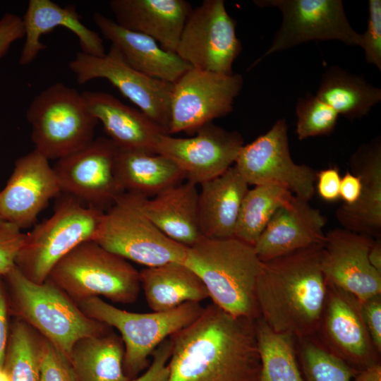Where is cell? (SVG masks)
Segmentation results:
<instances>
[{
	"label": "cell",
	"instance_id": "7",
	"mask_svg": "<svg viewBox=\"0 0 381 381\" xmlns=\"http://www.w3.org/2000/svg\"><path fill=\"white\" fill-rule=\"evenodd\" d=\"M25 116L34 150L49 160L60 159L90 144L98 123L81 92L61 82L37 94Z\"/></svg>",
	"mask_w": 381,
	"mask_h": 381
},
{
	"label": "cell",
	"instance_id": "20",
	"mask_svg": "<svg viewBox=\"0 0 381 381\" xmlns=\"http://www.w3.org/2000/svg\"><path fill=\"white\" fill-rule=\"evenodd\" d=\"M325 217L294 195L274 214L253 245L262 262L324 243Z\"/></svg>",
	"mask_w": 381,
	"mask_h": 381
},
{
	"label": "cell",
	"instance_id": "13",
	"mask_svg": "<svg viewBox=\"0 0 381 381\" xmlns=\"http://www.w3.org/2000/svg\"><path fill=\"white\" fill-rule=\"evenodd\" d=\"M234 167L248 185L282 186L307 201L314 195L316 171L291 159L284 119L277 121L250 143L243 145Z\"/></svg>",
	"mask_w": 381,
	"mask_h": 381
},
{
	"label": "cell",
	"instance_id": "16",
	"mask_svg": "<svg viewBox=\"0 0 381 381\" xmlns=\"http://www.w3.org/2000/svg\"><path fill=\"white\" fill-rule=\"evenodd\" d=\"M195 133V136L187 138L159 134L154 152L173 161L187 181L197 185L219 176L231 167L244 143L239 133L212 122Z\"/></svg>",
	"mask_w": 381,
	"mask_h": 381
},
{
	"label": "cell",
	"instance_id": "24",
	"mask_svg": "<svg viewBox=\"0 0 381 381\" xmlns=\"http://www.w3.org/2000/svg\"><path fill=\"white\" fill-rule=\"evenodd\" d=\"M74 5L61 6L51 0H30L22 18L25 42L19 58L21 66L32 63L46 48L41 42L42 35L57 27L71 31L78 39L81 52L95 56L106 52L103 40L95 31L86 27Z\"/></svg>",
	"mask_w": 381,
	"mask_h": 381
},
{
	"label": "cell",
	"instance_id": "3",
	"mask_svg": "<svg viewBox=\"0 0 381 381\" xmlns=\"http://www.w3.org/2000/svg\"><path fill=\"white\" fill-rule=\"evenodd\" d=\"M203 282L212 303L236 318L260 317L256 283L262 261L253 246L235 237H202L183 262Z\"/></svg>",
	"mask_w": 381,
	"mask_h": 381
},
{
	"label": "cell",
	"instance_id": "31",
	"mask_svg": "<svg viewBox=\"0 0 381 381\" xmlns=\"http://www.w3.org/2000/svg\"><path fill=\"white\" fill-rule=\"evenodd\" d=\"M316 96L339 115L349 120L361 119L381 101V89L337 66L322 75Z\"/></svg>",
	"mask_w": 381,
	"mask_h": 381
},
{
	"label": "cell",
	"instance_id": "4",
	"mask_svg": "<svg viewBox=\"0 0 381 381\" xmlns=\"http://www.w3.org/2000/svg\"><path fill=\"white\" fill-rule=\"evenodd\" d=\"M3 278L10 315L25 322L68 356L80 339L110 330V327L87 316L49 279L33 282L16 265Z\"/></svg>",
	"mask_w": 381,
	"mask_h": 381
},
{
	"label": "cell",
	"instance_id": "47",
	"mask_svg": "<svg viewBox=\"0 0 381 381\" xmlns=\"http://www.w3.org/2000/svg\"><path fill=\"white\" fill-rule=\"evenodd\" d=\"M368 260L370 265L381 273V240L380 237L375 239L368 253Z\"/></svg>",
	"mask_w": 381,
	"mask_h": 381
},
{
	"label": "cell",
	"instance_id": "17",
	"mask_svg": "<svg viewBox=\"0 0 381 381\" xmlns=\"http://www.w3.org/2000/svg\"><path fill=\"white\" fill-rule=\"evenodd\" d=\"M327 283V296L316 334L332 353L356 372L380 362L365 324L361 303L350 293Z\"/></svg>",
	"mask_w": 381,
	"mask_h": 381
},
{
	"label": "cell",
	"instance_id": "49",
	"mask_svg": "<svg viewBox=\"0 0 381 381\" xmlns=\"http://www.w3.org/2000/svg\"><path fill=\"white\" fill-rule=\"evenodd\" d=\"M4 221L2 219L1 217L0 216V224L4 222Z\"/></svg>",
	"mask_w": 381,
	"mask_h": 381
},
{
	"label": "cell",
	"instance_id": "21",
	"mask_svg": "<svg viewBox=\"0 0 381 381\" xmlns=\"http://www.w3.org/2000/svg\"><path fill=\"white\" fill-rule=\"evenodd\" d=\"M351 173L361 179L362 189L358 201L343 204L337 210L344 229L380 238L381 234V139L375 138L361 145L351 155Z\"/></svg>",
	"mask_w": 381,
	"mask_h": 381
},
{
	"label": "cell",
	"instance_id": "45",
	"mask_svg": "<svg viewBox=\"0 0 381 381\" xmlns=\"http://www.w3.org/2000/svg\"><path fill=\"white\" fill-rule=\"evenodd\" d=\"M362 183L358 176L347 171L341 179L339 197L345 205L355 204L361 195Z\"/></svg>",
	"mask_w": 381,
	"mask_h": 381
},
{
	"label": "cell",
	"instance_id": "32",
	"mask_svg": "<svg viewBox=\"0 0 381 381\" xmlns=\"http://www.w3.org/2000/svg\"><path fill=\"white\" fill-rule=\"evenodd\" d=\"M255 330L261 362L259 381H303L296 339L274 332L260 317L255 320Z\"/></svg>",
	"mask_w": 381,
	"mask_h": 381
},
{
	"label": "cell",
	"instance_id": "40",
	"mask_svg": "<svg viewBox=\"0 0 381 381\" xmlns=\"http://www.w3.org/2000/svg\"><path fill=\"white\" fill-rule=\"evenodd\" d=\"M170 354L171 342L168 338L155 350L152 361L145 372L130 381H167Z\"/></svg>",
	"mask_w": 381,
	"mask_h": 381
},
{
	"label": "cell",
	"instance_id": "12",
	"mask_svg": "<svg viewBox=\"0 0 381 381\" xmlns=\"http://www.w3.org/2000/svg\"><path fill=\"white\" fill-rule=\"evenodd\" d=\"M68 67L80 85L96 78L108 80L168 134L174 84L135 70L112 44L102 56L77 53Z\"/></svg>",
	"mask_w": 381,
	"mask_h": 381
},
{
	"label": "cell",
	"instance_id": "44",
	"mask_svg": "<svg viewBox=\"0 0 381 381\" xmlns=\"http://www.w3.org/2000/svg\"><path fill=\"white\" fill-rule=\"evenodd\" d=\"M10 315L5 283L3 276H0V368H4L8 346Z\"/></svg>",
	"mask_w": 381,
	"mask_h": 381
},
{
	"label": "cell",
	"instance_id": "34",
	"mask_svg": "<svg viewBox=\"0 0 381 381\" xmlns=\"http://www.w3.org/2000/svg\"><path fill=\"white\" fill-rule=\"evenodd\" d=\"M42 336L25 322L15 318L10 333L4 368L10 381H40Z\"/></svg>",
	"mask_w": 381,
	"mask_h": 381
},
{
	"label": "cell",
	"instance_id": "37",
	"mask_svg": "<svg viewBox=\"0 0 381 381\" xmlns=\"http://www.w3.org/2000/svg\"><path fill=\"white\" fill-rule=\"evenodd\" d=\"M40 381H77L68 356L42 336Z\"/></svg>",
	"mask_w": 381,
	"mask_h": 381
},
{
	"label": "cell",
	"instance_id": "11",
	"mask_svg": "<svg viewBox=\"0 0 381 381\" xmlns=\"http://www.w3.org/2000/svg\"><path fill=\"white\" fill-rule=\"evenodd\" d=\"M259 7H274L282 22L270 47L253 65L274 52L310 40H336L361 47V34L350 25L341 0H255Z\"/></svg>",
	"mask_w": 381,
	"mask_h": 381
},
{
	"label": "cell",
	"instance_id": "43",
	"mask_svg": "<svg viewBox=\"0 0 381 381\" xmlns=\"http://www.w3.org/2000/svg\"><path fill=\"white\" fill-rule=\"evenodd\" d=\"M341 177L337 167L316 172V188L319 196L326 202H335L339 197Z\"/></svg>",
	"mask_w": 381,
	"mask_h": 381
},
{
	"label": "cell",
	"instance_id": "5",
	"mask_svg": "<svg viewBox=\"0 0 381 381\" xmlns=\"http://www.w3.org/2000/svg\"><path fill=\"white\" fill-rule=\"evenodd\" d=\"M57 197L52 216L25 234L16 260L18 269L38 284L71 250L94 239L104 214L71 195L61 193Z\"/></svg>",
	"mask_w": 381,
	"mask_h": 381
},
{
	"label": "cell",
	"instance_id": "14",
	"mask_svg": "<svg viewBox=\"0 0 381 381\" xmlns=\"http://www.w3.org/2000/svg\"><path fill=\"white\" fill-rule=\"evenodd\" d=\"M243 85L241 74L190 68L175 83L171 99L168 134L193 133L233 111Z\"/></svg>",
	"mask_w": 381,
	"mask_h": 381
},
{
	"label": "cell",
	"instance_id": "23",
	"mask_svg": "<svg viewBox=\"0 0 381 381\" xmlns=\"http://www.w3.org/2000/svg\"><path fill=\"white\" fill-rule=\"evenodd\" d=\"M92 20L124 61L147 76L174 84L192 68L175 52L164 50L147 35L125 29L99 12L93 13Z\"/></svg>",
	"mask_w": 381,
	"mask_h": 381
},
{
	"label": "cell",
	"instance_id": "2",
	"mask_svg": "<svg viewBox=\"0 0 381 381\" xmlns=\"http://www.w3.org/2000/svg\"><path fill=\"white\" fill-rule=\"evenodd\" d=\"M322 246L262 262L257 302L260 318L274 332L295 339L316 335L327 296Z\"/></svg>",
	"mask_w": 381,
	"mask_h": 381
},
{
	"label": "cell",
	"instance_id": "6",
	"mask_svg": "<svg viewBox=\"0 0 381 381\" xmlns=\"http://www.w3.org/2000/svg\"><path fill=\"white\" fill-rule=\"evenodd\" d=\"M75 303L102 296L113 303H134L140 290V274L126 259L93 240L63 257L48 278Z\"/></svg>",
	"mask_w": 381,
	"mask_h": 381
},
{
	"label": "cell",
	"instance_id": "9",
	"mask_svg": "<svg viewBox=\"0 0 381 381\" xmlns=\"http://www.w3.org/2000/svg\"><path fill=\"white\" fill-rule=\"evenodd\" d=\"M143 197L125 193L103 215L93 241L126 260L153 267L183 263L187 247L162 233L141 207Z\"/></svg>",
	"mask_w": 381,
	"mask_h": 381
},
{
	"label": "cell",
	"instance_id": "10",
	"mask_svg": "<svg viewBox=\"0 0 381 381\" xmlns=\"http://www.w3.org/2000/svg\"><path fill=\"white\" fill-rule=\"evenodd\" d=\"M236 27L223 0H205L191 10L175 53L193 68L231 74L242 50Z\"/></svg>",
	"mask_w": 381,
	"mask_h": 381
},
{
	"label": "cell",
	"instance_id": "35",
	"mask_svg": "<svg viewBox=\"0 0 381 381\" xmlns=\"http://www.w3.org/2000/svg\"><path fill=\"white\" fill-rule=\"evenodd\" d=\"M303 381H351L357 373L314 336L296 339Z\"/></svg>",
	"mask_w": 381,
	"mask_h": 381
},
{
	"label": "cell",
	"instance_id": "18",
	"mask_svg": "<svg viewBox=\"0 0 381 381\" xmlns=\"http://www.w3.org/2000/svg\"><path fill=\"white\" fill-rule=\"evenodd\" d=\"M374 238L346 229L325 234L320 267L327 282L350 293L360 303L381 294V273L368 260Z\"/></svg>",
	"mask_w": 381,
	"mask_h": 381
},
{
	"label": "cell",
	"instance_id": "33",
	"mask_svg": "<svg viewBox=\"0 0 381 381\" xmlns=\"http://www.w3.org/2000/svg\"><path fill=\"white\" fill-rule=\"evenodd\" d=\"M292 195L286 188L275 185L248 189L241 203L234 237L253 246L275 212Z\"/></svg>",
	"mask_w": 381,
	"mask_h": 381
},
{
	"label": "cell",
	"instance_id": "48",
	"mask_svg": "<svg viewBox=\"0 0 381 381\" xmlns=\"http://www.w3.org/2000/svg\"><path fill=\"white\" fill-rule=\"evenodd\" d=\"M0 381H10L8 375L4 368H0Z\"/></svg>",
	"mask_w": 381,
	"mask_h": 381
},
{
	"label": "cell",
	"instance_id": "22",
	"mask_svg": "<svg viewBox=\"0 0 381 381\" xmlns=\"http://www.w3.org/2000/svg\"><path fill=\"white\" fill-rule=\"evenodd\" d=\"M109 4L118 25L150 37L171 52L193 9L185 0H111Z\"/></svg>",
	"mask_w": 381,
	"mask_h": 381
},
{
	"label": "cell",
	"instance_id": "30",
	"mask_svg": "<svg viewBox=\"0 0 381 381\" xmlns=\"http://www.w3.org/2000/svg\"><path fill=\"white\" fill-rule=\"evenodd\" d=\"M77 381H130L123 370L124 345L114 332L80 339L69 354Z\"/></svg>",
	"mask_w": 381,
	"mask_h": 381
},
{
	"label": "cell",
	"instance_id": "28",
	"mask_svg": "<svg viewBox=\"0 0 381 381\" xmlns=\"http://www.w3.org/2000/svg\"><path fill=\"white\" fill-rule=\"evenodd\" d=\"M140 281L145 300L152 311H167L186 303H200L209 298L199 277L182 262L146 267Z\"/></svg>",
	"mask_w": 381,
	"mask_h": 381
},
{
	"label": "cell",
	"instance_id": "26",
	"mask_svg": "<svg viewBox=\"0 0 381 381\" xmlns=\"http://www.w3.org/2000/svg\"><path fill=\"white\" fill-rule=\"evenodd\" d=\"M200 186L198 214L202 236L208 238L234 237L241 203L249 185L234 166Z\"/></svg>",
	"mask_w": 381,
	"mask_h": 381
},
{
	"label": "cell",
	"instance_id": "25",
	"mask_svg": "<svg viewBox=\"0 0 381 381\" xmlns=\"http://www.w3.org/2000/svg\"><path fill=\"white\" fill-rule=\"evenodd\" d=\"M81 94L90 112L119 150L155 154L157 137L166 133L145 114L108 92L86 90Z\"/></svg>",
	"mask_w": 381,
	"mask_h": 381
},
{
	"label": "cell",
	"instance_id": "1",
	"mask_svg": "<svg viewBox=\"0 0 381 381\" xmlns=\"http://www.w3.org/2000/svg\"><path fill=\"white\" fill-rule=\"evenodd\" d=\"M169 339L167 381H259L255 320L234 317L212 303Z\"/></svg>",
	"mask_w": 381,
	"mask_h": 381
},
{
	"label": "cell",
	"instance_id": "36",
	"mask_svg": "<svg viewBox=\"0 0 381 381\" xmlns=\"http://www.w3.org/2000/svg\"><path fill=\"white\" fill-rule=\"evenodd\" d=\"M296 114V132L299 140L332 133L339 116L330 106L310 93L298 98Z\"/></svg>",
	"mask_w": 381,
	"mask_h": 381
},
{
	"label": "cell",
	"instance_id": "27",
	"mask_svg": "<svg viewBox=\"0 0 381 381\" xmlns=\"http://www.w3.org/2000/svg\"><path fill=\"white\" fill-rule=\"evenodd\" d=\"M196 184L186 181L151 198H142L147 217L167 236L189 248L202 237Z\"/></svg>",
	"mask_w": 381,
	"mask_h": 381
},
{
	"label": "cell",
	"instance_id": "19",
	"mask_svg": "<svg viewBox=\"0 0 381 381\" xmlns=\"http://www.w3.org/2000/svg\"><path fill=\"white\" fill-rule=\"evenodd\" d=\"M61 193L49 160L33 150L16 160L0 191V216L21 230L29 228L49 202Z\"/></svg>",
	"mask_w": 381,
	"mask_h": 381
},
{
	"label": "cell",
	"instance_id": "46",
	"mask_svg": "<svg viewBox=\"0 0 381 381\" xmlns=\"http://www.w3.org/2000/svg\"><path fill=\"white\" fill-rule=\"evenodd\" d=\"M351 381H381V363L377 362L358 371Z\"/></svg>",
	"mask_w": 381,
	"mask_h": 381
},
{
	"label": "cell",
	"instance_id": "8",
	"mask_svg": "<svg viewBox=\"0 0 381 381\" xmlns=\"http://www.w3.org/2000/svg\"><path fill=\"white\" fill-rule=\"evenodd\" d=\"M76 303L89 318L119 332L124 345L123 370L131 380L148 367L149 357L164 340L193 322L204 309L199 303L189 302L167 311L133 313L99 297Z\"/></svg>",
	"mask_w": 381,
	"mask_h": 381
},
{
	"label": "cell",
	"instance_id": "39",
	"mask_svg": "<svg viewBox=\"0 0 381 381\" xmlns=\"http://www.w3.org/2000/svg\"><path fill=\"white\" fill-rule=\"evenodd\" d=\"M25 238V234L16 225L7 222L0 224V276H4L16 265Z\"/></svg>",
	"mask_w": 381,
	"mask_h": 381
},
{
	"label": "cell",
	"instance_id": "41",
	"mask_svg": "<svg viewBox=\"0 0 381 381\" xmlns=\"http://www.w3.org/2000/svg\"><path fill=\"white\" fill-rule=\"evenodd\" d=\"M363 320L372 341L381 353V294L360 303Z\"/></svg>",
	"mask_w": 381,
	"mask_h": 381
},
{
	"label": "cell",
	"instance_id": "29",
	"mask_svg": "<svg viewBox=\"0 0 381 381\" xmlns=\"http://www.w3.org/2000/svg\"><path fill=\"white\" fill-rule=\"evenodd\" d=\"M116 172L126 193L145 198L180 184L186 179L183 172L170 159L142 151L118 149Z\"/></svg>",
	"mask_w": 381,
	"mask_h": 381
},
{
	"label": "cell",
	"instance_id": "42",
	"mask_svg": "<svg viewBox=\"0 0 381 381\" xmlns=\"http://www.w3.org/2000/svg\"><path fill=\"white\" fill-rule=\"evenodd\" d=\"M23 37L22 18L12 13H4L0 18V59L15 42Z\"/></svg>",
	"mask_w": 381,
	"mask_h": 381
},
{
	"label": "cell",
	"instance_id": "15",
	"mask_svg": "<svg viewBox=\"0 0 381 381\" xmlns=\"http://www.w3.org/2000/svg\"><path fill=\"white\" fill-rule=\"evenodd\" d=\"M118 148L104 137L56 160L53 166L61 192L106 212L126 192L116 172Z\"/></svg>",
	"mask_w": 381,
	"mask_h": 381
},
{
	"label": "cell",
	"instance_id": "38",
	"mask_svg": "<svg viewBox=\"0 0 381 381\" xmlns=\"http://www.w3.org/2000/svg\"><path fill=\"white\" fill-rule=\"evenodd\" d=\"M361 47L365 60L381 71V1H368V19L366 30L361 34Z\"/></svg>",
	"mask_w": 381,
	"mask_h": 381
}]
</instances>
